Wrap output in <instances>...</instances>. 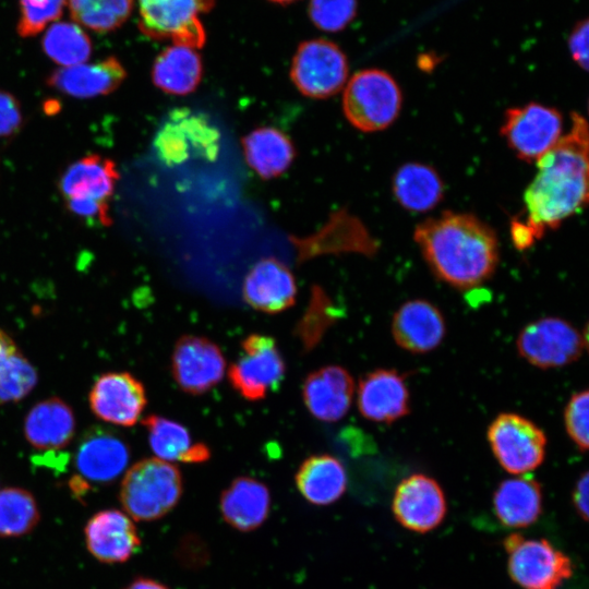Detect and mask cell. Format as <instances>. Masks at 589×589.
I'll use <instances>...</instances> for the list:
<instances>
[{
	"mask_svg": "<svg viewBox=\"0 0 589 589\" xmlns=\"http://www.w3.org/2000/svg\"><path fill=\"white\" fill-rule=\"evenodd\" d=\"M124 589H169L165 585L149 578H136Z\"/></svg>",
	"mask_w": 589,
	"mask_h": 589,
	"instance_id": "b9f144b4",
	"label": "cell"
},
{
	"mask_svg": "<svg viewBox=\"0 0 589 589\" xmlns=\"http://www.w3.org/2000/svg\"><path fill=\"white\" fill-rule=\"evenodd\" d=\"M154 148L167 166L192 157L213 161L219 152V132L205 116L187 108L175 109L158 129Z\"/></svg>",
	"mask_w": 589,
	"mask_h": 589,
	"instance_id": "ba28073f",
	"label": "cell"
},
{
	"mask_svg": "<svg viewBox=\"0 0 589 589\" xmlns=\"http://www.w3.org/2000/svg\"><path fill=\"white\" fill-rule=\"evenodd\" d=\"M203 75V63L196 49L172 44L155 59L153 83L168 94L187 95L195 91Z\"/></svg>",
	"mask_w": 589,
	"mask_h": 589,
	"instance_id": "f546056e",
	"label": "cell"
},
{
	"mask_svg": "<svg viewBox=\"0 0 589 589\" xmlns=\"http://www.w3.org/2000/svg\"><path fill=\"white\" fill-rule=\"evenodd\" d=\"M67 3L76 24L98 34H107L128 21L134 0H67Z\"/></svg>",
	"mask_w": 589,
	"mask_h": 589,
	"instance_id": "836d02e7",
	"label": "cell"
},
{
	"mask_svg": "<svg viewBox=\"0 0 589 589\" xmlns=\"http://www.w3.org/2000/svg\"><path fill=\"white\" fill-rule=\"evenodd\" d=\"M129 460L128 444L117 433L103 426L87 430L74 454L77 478L86 485L113 482L125 470Z\"/></svg>",
	"mask_w": 589,
	"mask_h": 589,
	"instance_id": "2e32d148",
	"label": "cell"
},
{
	"mask_svg": "<svg viewBox=\"0 0 589 589\" xmlns=\"http://www.w3.org/2000/svg\"><path fill=\"white\" fill-rule=\"evenodd\" d=\"M39 520V508L31 492L21 488L0 490L1 538L25 536L37 526Z\"/></svg>",
	"mask_w": 589,
	"mask_h": 589,
	"instance_id": "e575fe53",
	"label": "cell"
},
{
	"mask_svg": "<svg viewBox=\"0 0 589 589\" xmlns=\"http://www.w3.org/2000/svg\"><path fill=\"white\" fill-rule=\"evenodd\" d=\"M358 0H310L309 16L321 31H344L356 17Z\"/></svg>",
	"mask_w": 589,
	"mask_h": 589,
	"instance_id": "8d00e7d4",
	"label": "cell"
},
{
	"mask_svg": "<svg viewBox=\"0 0 589 589\" xmlns=\"http://www.w3.org/2000/svg\"><path fill=\"white\" fill-rule=\"evenodd\" d=\"M443 191L438 173L424 164H405L393 178V192L397 202L411 212L432 209L441 202Z\"/></svg>",
	"mask_w": 589,
	"mask_h": 589,
	"instance_id": "4dcf8cb0",
	"label": "cell"
},
{
	"mask_svg": "<svg viewBox=\"0 0 589 589\" xmlns=\"http://www.w3.org/2000/svg\"><path fill=\"white\" fill-rule=\"evenodd\" d=\"M562 130L563 119L558 110L529 103L505 112L501 133L519 159L532 163L558 142Z\"/></svg>",
	"mask_w": 589,
	"mask_h": 589,
	"instance_id": "7c38bea8",
	"label": "cell"
},
{
	"mask_svg": "<svg viewBox=\"0 0 589 589\" xmlns=\"http://www.w3.org/2000/svg\"><path fill=\"white\" fill-rule=\"evenodd\" d=\"M45 53L61 67L85 63L93 50L86 32L73 22H57L49 26L41 39Z\"/></svg>",
	"mask_w": 589,
	"mask_h": 589,
	"instance_id": "d6a6232c",
	"label": "cell"
},
{
	"mask_svg": "<svg viewBox=\"0 0 589 589\" xmlns=\"http://www.w3.org/2000/svg\"><path fill=\"white\" fill-rule=\"evenodd\" d=\"M182 488L181 472L173 464L146 458L125 472L119 497L124 513L133 520L151 521L176 506Z\"/></svg>",
	"mask_w": 589,
	"mask_h": 589,
	"instance_id": "3957f363",
	"label": "cell"
},
{
	"mask_svg": "<svg viewBox=\"0 0 589 589\" xmlns=\"http://www.w3.org/2000/svg\"><path fill=\"white\" fill-rule=\"evenodd\" d=\"M119 172L113 160L87 155L70 165L59 181V190L68 208L85 219L111 224L109 201Z\"/></svg>",
	"mask_w": 589,
	"mask_h": 589,
	"instance_id": "277c9868",
	"label": "cell"
},
{
	"mask_svg": "<svg viewBox=\"0 0 589 589\" xmlns=\"http://www.w3.org/2000/svg\"><path fill=\"white\" fill-rule=\"evenodd\" d=\"M507 572L521 589H560L574 574L568 555L545 538H525L518 532L503 540Z\"/></svg>",
	"mask_w": 589,
	"mask_h": 589,
	"instance_id": "8992f818",
	"label": "cell"
},
{
	"mask_svg": "<svg viewBox=\"0 0 589 589\" xmlns=\"http://www.w3.org/2000/svg\"><path fill=\"white\" fill-rule=\"evenodd\" d=\"M271 494L267 486L250 477H238L223 492L220 510L224 519L233 528L250 531L267 518Z\"/></svg>",
	"mask_w": 589,
	"mask_h": 589,
	"instance_id": "484cf974",
	"label": "cell"
},
{
	"mask_svg": "<svg viewBox=\"0 0 589 589\" xmlns=\"http://www.w3.org/2000/svg\"><path fill=\"white\" fill-rule=\"evenodd\" d=\"M538 172L525 195L526 217L513 220L517 249L529 248L588 203V124L572 113L569 131L537 160Z\"/></svg>",
	"mask_w": 589,
	"mask_h": 589,
	"instance_id": "6da1fadb",
	"label": "cell"
},
{
	"mask_svg": "<svg viewBox=\"0 0 589 589\" xmlns=\"http://www.w3.org/2000/svg\"><path fill=\"white\" fill-rule=\"evenodd\" d=\"M358 409L368 420L392 423L409 413L410 396L396 370L377 369L364 374L357 392Z\"/></svg>",
	"mask_w": 589,
	"mask_h": 589,
	"instance_id": "d6986e66",
	"label": "cell"
},
{
	"mask_svg": "<svg viewBox=\"0 0 589 589\" xmlns=\"http://www.w3.org/2000/svg\"><path fill=\"white\" fill-rule=\"evenodd\" d=\"M492 502L494 515L504 527L527 528L542 513V488L536 479L525 474L509 478L497 485Z\"/></svg>",
	"mask_w": 589,
	"mask_h": 589,
	"instance_id": "d4e9b609",
	"label": "cell"
},
{
	"mask_svg": "<svg viewBox=\"0 0 589 589\" xmlns=\"http://www.w3.org/2000/svg\"><path fill=\"white\" fill-rule=\"evenodd\" d=\"M75 432L72 408L62 399L51 397L37 402L24 420V435L38 450L58 452L65 448Z\"/></svg>",
	"mask_w": 589,
	"mask_h": 589,
	"instance_id": "cb8c5ba5",
	"label": "cell"
},
{
	"mask_svg": "<svg viewBox=\"0 0 589 589\" xmlns=\"http://www.w3.org/2000/svg\"><path fill=\"white\" fill-rule=\"evenodd\" d=\"M16 32L21 37L39 34L48 24L58 20L67 0H20Z\"/></svg>",
	"mask_w": 589,
	"mask_h": 589,
	"instance_id": "d590c367",
	"label": "cell"
},
{
	"mask_svg": "<svg viewBox=\"0 0 589 589\" xmlns=\"http://www.w3.org/2000/svg\"><path fill=\"white\" fill-rule=\"evenodd\" d=\"M414 241L433 274L457 289L483 284L498 263L495 231L470 214L429 218L416 227Z\"/></svg>",
	"mask_w": 589,
	"mask_h": 589,
	"instance_id": "7a4b0ae2",
	"label": "cell"
},
{
	"mask_svg": "<svg viewBox=\"0 0 589 589\" xmlns=\"http://www.w3.org/2000/svg\"><path fill=\"white\" fill-rule=\"evenodd\" d=\"M401 103L399 85L389 73L381 69H364L347 83L342 109L354 128L376 132L396 120Z\"/></svg>",
	"mask_w": 589,
	"mask_h": 589,
	"instance_id": "5b68a950",
	"label": "cell"
},
{
	"mask_svg": "<svg viewBox=\"0 0 589 589\" xmlns=\"http://www.w3.org/2000/svg\"><path fill=\"white\" fill-rule=\"evenodd\" d=\"M588 19L577 22L568 37L572 58L585 71L588 69Z\"/></svg>",
	"mask_w": 589,
	"mask_h": 589,
	"instance_id": "ab89813d",
	"label": "cell"
},
{
	"mask_svg": "<svg viewBox=\"0 0 589 589\" xmlns=\"http://www.w3.org/2000/svg\"><path fill=\"white\" fill-rule=\"evenodd\" d=\"M139 28L154 40L200 49L206 41L201 15L208 13L216 0H136Z\"/></svg>",
	"mask_w": 589,
	"mask_h": 589,
	"instance_id": "52a82bcc",
	"label": "cell"
},
{
	"mask_svg": "<svg viewBox=\"0 0 589 589\" xmlns=\"http://www.w3.org/2000/svg\"><path fill=\"white\" fill-rule=\"evenodd\" d=\"M586 336L560 317H542L526 325L517 338L519 354L540 369L567 365L586 347Z\"/></svg>",
	"mask_w": 589,
	"mask_h": 589,
	"instance_id": "4fadbf2b",
	"label": "cell"
},
{
	"mask_svg": "<svg viewBox=\"0 0 589 589\" xmlns=\"http://www.w3.org/2000/svg\"><path fill=\"white\" fill-rule=\"evenodd\" d=\"M241 142L248 165L265 180L284 173L296 155L291 140L272 127L257 128Z\"/></svg>",
	"mask_w": 589,
	"mask_h": 589,
	"instance_id": "f1b7e54d",
	"label": "cell"
},
{
	"mask_svg": "<svg viewBox=\"0 0 589 589\" xmlns=\"http://www.w3.org/2000/svg\"><path fill=\"white\" fill-rule=\"evenodd\" d=\"M392 335L396 344L412 353L435 349L446 332L445 318L437 306L426 300H410L395 312Z\"/></svg>",
	"mask_w": 589,
	"mask_h": 589,
	"instance_id": "7402d4cb",
	"label": "cell"
},
{
	"mask_svg": "<svg viewBox=\"0 0 589 589\" xmlns=\"http://www.w3.org/2000/svg\"><path fill=\"white\" fill-rule=\"evenodd\" d=\"M285 373L286 363L276 340L251 334L242 340L241 354L230 365L228 377L243 398L257 401L280 386Z\"/></svg>",
	"mask_w": 589,
	"mask_h": 589,
	"instance_id": "8fae6325",
	"label": "cell"
},
{
	"mask_svg": "<svg viewBox=\"0 0 589 589\" xmlns=\"http://www.w3.org/2000/svg\"><path fill=\"white\" fill-rule=\"evenodd\" d=\"M147 431L148 443L157 458L171 462H203L209 459L211 449L195 442L181 423L160 416L151 414L142 421Z\"/></svg>",
	"mask_w": 589,
	"mask_h": 589,
	"instance_id": "4316f807",
	"label": "cell"
},
{
	"mask_svg": "<svg viewBox=\"0 0 589 589\" xmlns=\"http://www.w3.org/2000/svg\"><path fill=\"white\" fill-rule=\"evenodd\" d=\"M84 539L88 552L99 562H127L140 548L141 540L134 520L119 509L94 514L85 525Z\"/></svg>",
	"mask_w": 589,
	"mask_h": 589,
	"instance_id": "ac0fdd59",
	"label": "cell"
},
{
	"mask_svg": "<svg viewBox=\"0 0 589 589\" xmlns=\"http://www.w3.org/2000/svg\"><path fill=\"white\" fill-rule=\"evenodd\" d=\"M37 372L13 339L0 329V404L26 397L37 383Z\"/></svg>",
	"mask_w": 589,
	"mask_h": 589,
	"instance_id": "1f68e13d",
	"label": "cell"
},
{
	"mask_svg": "<svg viewBox=\"0 0 589 589\" xmlns=\"http://www.w3.org/2000/svg\"><path fill=\"white\" fill-rule=\"evenodd\" d=\"M296 484L302 496L316 505H328L341 497L347 486V473L339 459L329 454L308 457L296 473Z\"/></svg>",
	"mask_w": 589,
	"mask_h": 589,
	"instance_id": "83f0119b",
	"label": "cell"
},
{
	"mask_svg": "<svg viewBox=\"0 0 589 589\" xmlns=\"http://www.w3.org/2000/svg\"><path fill=\"white\" fill-rule=\"evenodd\" d=\"M225 370L223 351L211 339L183 335L177 340L171 356V374L187 394L208 392L223 380Z\"/></svg>",
	"mask_w": 589,
	"mask_h": 589,
	"instance_id": "9a60e30c",
	"label": "cell"
},
{
	"mask_svg": "<svg viewBox=\"0 0 589 589\" xmlns=\"http://www.w3.org/2000/svg\"><path fill=\"white\" fill-rule=\"evenodd\" d=\"M486 436L497 462L510 474L524 476L536 470L544 460V432L520 414H498L489 425Z\"/></svg>",
	"mask_w": 589,
	"mask_h": 589,
	"instance_id": "9c48e42d",
	"label": "cell"
},
{
	"mask_svg": "<svg viewBox=\"0 0 589 589\" xmlns=\"http://www.w3.org/2000/svg\"><path fill=\"white\" fill-rule=\"evenodd\" d=\"M123 64L113 56L93 63L56 69L47 84L72 97L92 98L115 92L125 80Z\"/></svg>",
	"mask_w": 589,
	"mask_h": 589,
	"instance_id": "603a6c76",
	"label": "cell"
},
{
	"mask_svg": "<svg viewBox=\"0 0 589 589\" xmlns=\"http://www.w3.org/2000/svg\"><path fill=\"white\" fill-rule=\"evenodd\" d=\"M23 116L19 100L0 91V137L15 134L22 127Z\"/></svg>",
	"mask_w": 589,
	"mask_h": 589,
	"instance_id": "f35d334b",
	"label": "cell"
},
{
	"mask_svg": "<svg viewBox=\"0 0 589 589\" xmlns=\"http://www.w3.org/2000/svg\"><path fill=\"white\" fill-rule=\"evenodd\" d=\"M392 513L405 529L428 533L444 521L447 514L446 496L435 479L413 473L398 483L392 500Z\"/></svg>",
	"mask_w": 589,
	"mask_h": 589,
	"instance_id": "5bb4252c",
	"label": "cell"
},
{
	"mask_svg": "<svg viewBox=\"0 0 589 589\" xmlns=\"http://www.w3.org/2000/svg\"><path fill=\"white\" fill-rule=\"evenodd\" d=\"M588 401V390L584 389L573 394L564 409L566 432L581 452L587 450L589 446Z\"/></svg>",
	"mask_w": 589,
	"mask_h": 589,
	"instance_id": "74e56055",
	"label": "cell"
},
{
	"mask_svg": "<svg viewBox=\"0 0 589 589\" xmlns=\"http://www.w3.org/2000/svg\"><path fill=\"white\" fill-rule=\"evenodd\" d=\"M242 296L254 310L276 314L296 302L297 285L291 271L275 257L256 262L247 274Z\"/></svg>",
	"mask_w": 589,
	"mask_h": 589,
	"instance_id": "ffe728a7",
	"label": "cell"
},
{
	"mask_svg": "<svg viewBox=\"0 0 589 589\" xmlns=\"http://www.w3.org/2000/svg\"><path fill=\"white\" fill-rule=\"evenodd\" d=\"M268 1L277 3V4H289V3L294 2L297 0H268Z\"/></svg>",
	"mask_w": 589,
	"mask_h": 589,
	"instance_id": "7bdbcfd3",
	"label": "cell"
},
{
	"mask_svg": "<svg viewBox=\"0 0 589 589\" xmlns=\"http://www.w3.org/2000/svg\"><path fill=\"white\" fill-rule=\"evenodd\" d=\"M348 72V60L340 47L330 40L314 38L298 46L290 77L304 96L324 99L344 87Z\"/></svg>",
	"mask_w": 589,
	"mask_h": 589,
	"instance_id": "30bf717a",
	"label": "cell"
},
{
	"mask_svg": "<svg viewBox=\"0 0 589 589\" xmlns=\"http://www.w3.org/2000/svg\"><path fill=\"white\" fill-rule=\"evenodd\" d=\"M147 404L143 384L128 372L103 374L89 392V406L100 420L121 426L134 425Z\"/></svg>",
	"mask_w": 589,
	"mask_h": 589,
	"instance_id": "e0dca14e",
	"label": "cell"
},
{
	"mask_svg": "<svg viewBox=\"0 0 589 589\" xmlns=\"http://www.w3.org/2000/svg\"><path fill=\"white\" fill-rule=\"evenodd\" d=\"M354 393L350 373L338 365L323 366L304 378L302 397L309 412L324 422H336L349 410Z\"/></svg>",
	"mask_w": 589,
	"mask_h": 589,
	"instance_id": "44dd1931",
	"label": "cell"
},
{
	"mask_svg": "<svg viewBox=\"0 0 589 589\" xmlns=\"http://www.w3.org/2000/svg\"><path fill=\"white\" fill-rule=\"evenodd\" d=\"M588 471H585L576 481L572 493L573 506L584 521L588 520Z\"/></svg>",
	"mask_w": 589,
	"mask_h": 589,
	"instance_id": "60d3db41",
	"label": "cell"
}]
</instances>
